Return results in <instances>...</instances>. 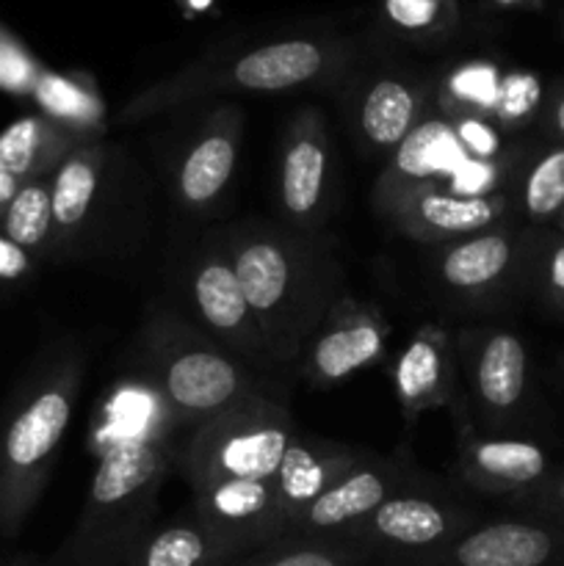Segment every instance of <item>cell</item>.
<instances>
[{"mask_svg": "<svg viewBox=\"0 0 564 566\" xmlns=\"http://www.w3.org/2000/svg\"><path fill=\"white\" fill-rule=\"evenodd\" d=\"M501 72L487 61H470L457 66L437 92V105L446 119L457 116H490L495 114Z\"/></svg>", "mask_w": 564, "mask_h": 566, "instance_id": "31", "label": "cell"}, {"mask_svg": "<svg viewBox=\"0 0 564 566\" xmlns=\"http://www.w3.org/2000/svg\"><path fill=\"white\" fill-rule=\"evenodd\" d=\"M144 381L155 390L175 426L199 429L263 385L254 370L210 340L180 313L155 307L142 329Z\"/></svg>", "mask_w": 564, "mask_h": 566, "instance_id": "4", "label": "cell"}, {"mask_svg": "<svg viewBox=\"0 0 564 566\" xmlns=\"http://www.w3.org/2000/svg\"><path fill=\"white\" fill-rule=\"evenodd\" d=\"M332 142L326 119L307 105L291 116L285 127L276 169V205L282 224L315 235L324 230L332 208Z\"/></svg>", "mask_w": 564, "mask_h": 566, "instance_id": "10", "label": "cell"}, {"mask_svg": "<svg viewBox=\"0 0 564 566\" xmlns=\"http://www.w3.org/2000/svg\"><path fill=\"white\" fill-rule=\"evenodd\" d=\"M509 197L525 227H556L564 213V144L525 149L514 166Z\"/></svg>", "mask_w": 564, "mask_h": 566, "instance_id": "26", "label": "cell"}, {"mask_svg": "<svg viewBox=\"0 0 564 566\" xmlns=\"http://www.w3.org/2000/svg\"><path fill=\"white\" fill-rule=\"evenodd\" d=\"M276 368H293L335 302L346 296L341 269L313 235L269 221L216 230Z\"/></svg>", "mask_w": 564, "mask_h": 566, "instance_id": "1", "label": "cell"}, {"mask_svg": "<svg viewBox=\"0 0 564 566\" xmlns=\"http://www.w3.org/2000/svg\"><path fill=\"white\" fill-rule=\"evenodd\" d=\"M33 263L36 258L31 252L0 232V282H22L33 271Z\"/></svg>", "mask_w": 564, "mask_h": 566, "instance_id": "37", "label": "cell"}, {"mask_svg": "<svg viewBox=\"0 0 564 566\" xmlns=\"http://www.w3.org/2000/svg\"><path fill=\"white\" fill-rule=\"evenodd\" d=\"M457 381V352L442 326H420L393 359L390 387L407 423L440 407H451L457 415L464 412Z\"/></svg>", "mask_w": 564, "mask_h": 566, "instance_id": "19", "label": "cell"}, {"mask_svg": "<svg viewBox=\"0 0 564 566\" xmlns=\"http://www.w3.org/2000/svg\"><path fill=\"white\" fill-rule=\"evenodd\" d=\"M83 381V357L55 354L17 396L0 429V536H17L36 509L64 446Z\"/></svg>", "mask_w": 564, "mask_h": 566, "instance_id": "3", "label": "cell"}, {"mask_svg": "<svg viewBox=\"0 0 564 566\" xmlns=\"http://www.w3.org/2000/svg\"><path fill=\"white\" fill-rule=\"evenodd\" d=\"M385 315L346 293L310 335L293 368L315 387H332L379 363L387 352Z\"/></svg>", "mask_w": 564, "mask_h": 566, "instance_id": "13", "label": "cell"}, {"mask_svg": "<svg viewBox=\"0 0 564 566\" xmlns=\"http://www.w3.org/2000/svg\"><path fill=\"white\" fill-rule=\"evenodd\" d=\"M191 512L241 558L282 539V514L274 479L224 481L194 492Z\"/></svg>", "mask_w": 564, "mask_h": 566, "instance_id": "18", "label": "cell"}, {"mask_svg": "<svg viewBox=\"0 0 564 566\" xmlns=\"http://www.w3.org/2000/svg\"><path fill=\"white\" fill-rule=\"evenodd\" d=\"M365 451L321 437H293L274 473V492L282 514V536H288L299 514L313 506L341 475H346Z\"/></svg>", "mask_w": 564, "mask_h": 566, "instance_id": "22", "label": "cell"}, {"mask_svg": "<svg viewBox=\"0 0 564 566\" xmlns=\"http://www.w3.org/2000/svg\"><path fill=\"white\" fill-rule=\"evenodd\" d=\"M464 160L453 125L442 114H429L385 158L374 186L376 210L387 208L398 193L426 182H446Z\"/></svg>", "mask_w": 564, "mask_h": 566, "instance_id": "21", "label": "cell"}, {"mask_svg": "<svg viewBox=\"0 0 564 566\" xmlns=\"http://www.w3.org/2000/svg\"><path fill=\"white\" fill-rule=\"evenodd\" d=\"M243 142L238 105H216L205 114L175 164V197L188 213H205L221 199L236 175Z\"/></svg>", "mask_w": 564, "mask_h": 566, "instance_id": "16", "label": "cell"}, {"mask_svg": "<svg viewBox=\"0 0 564 566\" xmlns=\"http://www.w3.org/2000/svg\"><path fill=\"white\" fill-rule=\"evenodd\" d=\"M42 70L36 61L0 28V88L14 94H31Z\"/></svg>", "mask_w": 564, "mask_h": 566, "instance_id": "36", "label": "cell"}, {"mask_svg": "<svg viewBox=\"0 0 564 566\" xmlns=\"http://www.w3.org/2000/svg\"><path fill=\"white\" fill-rule=\"evenodd\" d=\"M86 144L70 127L44 114L22 116L0 133V171L17 182L50 177L75 147Z\"/></svg>", "mask_w": 564, "mask_h": 566, "instance_id": "25", "label": "cell"}, {"mask_svg": "<svg viewBox=\"0 0 564 566\" xmlns=\"http://www.w3.org/2000/svg\"><path fill=\"white\" fill-rule=\"evenodd\" d=\"M542 103V86L534 75L529 72H509L501 77V92H498L495 103V125L506 133L523 130L529 122H534V116H540Z\"/></svg>", "mask_w": 564, "mask_h": 566, "instance_id": "32", "label": "cell"}, {"mask_svg": "<svg viewBox=\"0 0 564 566\" xmlns=\"http://www.w3.org/2000/svg\"><path fill=\"white\" fill-rule=\"evenodd\" d=\"M462 368L476 423L487 434H509L523 426L531 403V359L523 337L503 326H470L459 335Z\"/></svg>", "mask_w": 564, "mask_h": 566, "instance_id": "8", "label": "cell"}, {"mask_svg": "<svg viewBox=\"0 0 564 566\" xmlns=\"http://www.w3.org/2000/svg\"><path fill=\"white\" fill-rule=\"evenodd\" d=\"M293 437L296 429L285 403L260 392L194 429L175 448V468L191 492L224 481L274 479Z\"/></svg>", "mask_w": 564, "mask_h": 566, "instance_id": "5", "label": "cell"}, {"mask_svg": "<svg viewBox=\"0 0 564 566\" xmlns=\"http://www.w3.org/2000/svg\"><path fill=\"white\" fill-rule=\"evenodd\" d=\"M175 468L169 431L119 440L100 451L75 531L53 566H122L155 525L158 495Z\"/></svg>", "mask_w": 564, "mask_h": 566, "instance_id": "2", "label": "cell"}, {"mask_svg": "<svg viewBox=\"0 0 564 566\" xmlns=\"http://www.w3.org/2000/svg\"><path fill=\"white\" fill-rule=\"evenodd\" d=\"M558 368H562V376H564V354H562V357H558Z\"/></svg>", "mask_w": 564, "mask_h": 566, "instance_id": "42", "label": "cell"}, {"mask_svg": "<svg viewBox=\"0 0 564 566\" xmlns=\"http://www.w3.org/2000/svg\"><path fill=\"white\" fill-rule=\"evenodd\" d=\"M520 293L564 318V235L553 227H525Z\"/></svg>", "mask_w": 564, "mask_h": 566, "instance_id": "27", "label": "cell"}, {"mask_svg": "<svg viewBox=\"0 0 564 566\" xmlns=\"http://www.w3.org/2000/svg\"><path fill=\"white\" fill-rule=\"evenodd\" d=\"M525 230L514 221L437 247L435 274L451 296L470 304L498 302L520 291Z\"/></svg>", "mask_w": 564, "mask_h": 566, "instance_id": "15", "label": "cell"}, {"mask_svg": "<svg viewBox=\"0 0 564 566\" xmlns=\"http://www.w3.org/2000/svg\"><path fill=\"white\" fill-rule=\"evenodd\" d=\"M426 475L407 457L368 453L335 481L313 506L304 509L288 536H343L379 509L387 497L418 484Z\"/></svg>", "mask_w": 564, "mask_h": 566, "instance_id": "14", "label": "cell"}, {"mask_svg": "<svg viewBox=\"0 0 564 566\" xmlns=\"http://www.w3.org/2000/svg\"><path fill=\"white\" fill-rule=\"evenodd\" d=\"M385 14L390 25L409 36L440 33L448 22L442 0H385Z\"/></svg>", "mask_w": 564, "mask_h": 566, "instance_id": "35", "label": "cell"}, {"mask_svg": "<svg viewBox=\"0 0 564 566\" xmlns=\"http://www.w3.org/2000/svg\"><path fill=\"white\" fill-rule=\"evenodd\" d=\"M553 230H556V232H562V235H564V213H562V219L556 221V227H553Z\"/></svg>", "mask_w": 564, "mask_h": 566, "instance_id": "41", "label": "cell"}, {"mask_svg": "<svg viewBox=\"0 0 564 566\" xmlns=\"http://www.w3.org/2000/svg\"><path fill=\"white\" fill-rule=\"evenodd\" d=\"M479 520V512L448 486L424 479L387 497L343 536L357 542L374 564H387L440 551Z\"/></svg>", "mask_w": 564, "mask_h": 566, "instance_id": "7", "label": "cell"}, {"mask_svg": "<svg viewBox=\"0 0 564 566\" xmlns=\"http://www.w3.org/2000/svg\"><path fill=\"white\" fill-rule=\"evenodd\" d=\"M111 147L86 142L72 149L59 169L50 175V202H53V249L75 243L92 221L108 182Z\"/></svg>", "mask_w": 564, "mask_h": 566, "instance_id": "23", "label": "cell"}, {"mask_svg": "<svg viewBox=\"0 0 564 566\" xmlns=\"http://www.w3.org/2000/svg\"><path fill=\"white\" fill-rule=\"evenodd\" d=\"M332 70H335V53L326 44L310 42V39H285V42L249 50L227 66L224 75L180 77L171 86L138 94L116 122L122 125L138 122L149 114L175 108V105L213 92H288V88L326 81Z\"/></svg>", "mask_w": 564, "mask_h": 566, "instance_id": "6", "label": "cell"}, {"mask_svg": "<svg viewBox=\"0 0 564 566\" xmlns=\"http://www.w3.org/2000/svg\"><path fill=\"white\" fill-rule=\"evenodd\" d=\"M368 553L346 536H282L232 566H370Z\"/></svg>", "mask_w": 564, "mask_h": 566, "instance_id": "29", "label": "cell"}, {"mask_svg": "<svg viewBox=\"0 0 564 566\" xmlns=\"http://www.w3.org/2000/svg\"><path fill=\"white\" fill-rule=\"evenodd\" d=\"M448 122L453 125L464 158L487 160V164H509L520 158V149L509 144V133L501 130L490 116H457Z\"/></svg>", "mask_w": 564, "mask_h": 566, "instance_id": "33", "label": "cell"}, {"mask_svg": "<svg viewBox=\"0 0 564 566\" xmlns=\"http://www.w3.org/2000/svg\"><path fill=\"white\" fill-rule=\"evenodd\" d=\"M429 116V88L407 75L374 77L348 108V125L365 155L387 158Z\"/></svg>", "mask_w": 564, "mask_h": 566, "instance_id": "20", "label": "cell"}, {"mask_svg": "<svg viewBox=\"0 0 564 566\" xmlns=\"http://www.w3.org/2000/svg\"><path fill=\"white\" fill-rule=\"evenodd\" d=\"M506 506L514 514H523V517L564 525V468H553L540 484L509 497Z\"/></svg>", "mask_w": 564, "mask_h": 566, "instance_id": "34", "label": "cell"}, {"mask_svg": "<svg viewBox=\"0 0 564 566\" xmlns=\"http://www.w3.org/2000/svg\"><path fill=\"white\" fill-rule=\"evenodd\" d=\"M398 232L424 247H446L459 238L492 230L514 219L509 191L459 193L446 182H426L398 193L379 210Z\"/></svg>", "mask_w": 564, "mask_h": 566, "instance_id": "11", "label": "cell"}, {"mask_svg": "<svg viewBox=\"0 0 564 566\" xmlns=\"http://www.w3.org/2000/svg\"><path fill=\"white\" fill-rule=\"evenodd\" d=\"M31 94L44 116L70 127L72 133H77L86 142H100V136L105 133L103 103L97 99L94 88L83 86L75 77L42 72Z\"/></svg>", "mask_w": 564, "mask_h": 566, "instance_id": "28", "label": "cell"}, {"mask_svg": "<svg viewBox=\"0 0 564 566\" xmlns=\"http://www.w3.org/2000/svg\"><path fill=\"white\" fill-rule=\"evenodd\" d=\"M536 125H540L547 144H564V83L545 97Z\"/></svg>", "mask_w": 564, "mask_h": 566, "instance_id": "38", "label": "cell"}, {"mask_svg": "<svg viewBox=\"0 0 564 566\" xmlns=\"http://www.w3.org/2000/svg\"><path fill=\"white\" fill-rule=\"evenodd\" d=\"M498 6H540V0H495Z\"/></svg>", "mask_w": 564, "mask_h": 566, "instance_id": "40", "label": "cell"}, {"mask_svg": "<svg viewBox=\"0 0 564 566\" xmlns=\"http://www.w3.org/2000/svg\"><path fill=\"white\" fill-rule=\"evenodd\" d=\"M0 232L31 252L33 258L53 249V202H50V177L22 182L20 191L0 216Z\"/></svg>", "mask_w": 564, "mask_h": 566, "instance_id": "30", "label": "cell"}, {"mask_svg": "<svg viewBox=\"0 0 564 566\" xmlns=\"http://www.w3.org/2000/svg\"><path fill=\"white\" fill-rule=\"evenodd\" d=\"M462 418V437H459L457 475L468 490L481 495L509 497L540 484L553 470L551 457L534 440L509 434H476L468 415Z\"/></svg>", "mask_w": 564, "mask_h": 566, "instance_id": "17", "label": "cell"}, {"mask_svg": "<svg viewBox=\"0 0 564 566\" xmlns=\"http://www.w3.org/2000/svg\"><path fill=\"white\" fill-rule=\"evenodd\" d=\"M186 293L188 304L197 315V326L210 340L219 343L224 352H230L252 370L276 368L252 307L243 296L236 265L216 232L205 238L188 260Z\"/></svg>", "mask_w": 564, "mask_h": 566, "instance_id": "9", "label": "cell"}, {"mask_svg": "<svg viewBox=\"0 0 564 566\" xmlns=\"http://www.w3.org/2000/svg\"><path fill=\"white\" fill-rule=\"evenodd\" d=\"M22 182H17L14 177H9L6 171H0V216H3V210L9 208V202L14 199V193L20 191Z\"/></svg>", "mask_w": 564, "mask_h": 566, "instance_id": "39", "label": "cell"}, {"mask_svg": "<svg viewBox=\"0 0 564 566\" xmlns=\"http://www.w3.org/2000/svg\"><path fill=\"white\" fill-rule=\"evenodd\" d=\"M238 558L241 556L191 512L166 525H153L122 566H232Z\"/></svg>", "mask_w": 564, "mask_h": 566, "instance_id": "24", "label": "cell"}, {"mask_svg": "<svg viewBox=\"0 0 564 566\" xmlns=\"http://www.w3.org/2000/svg\"><path fill=\"white\" fill-rule=\"evenodd\" d=\"M379 566H564V525L547 520H479L435 553Z\"/></svg>", "mask_w": 564, "mask_h": 566, "instance_id": "12", "label": "cell"}]
</instances>
